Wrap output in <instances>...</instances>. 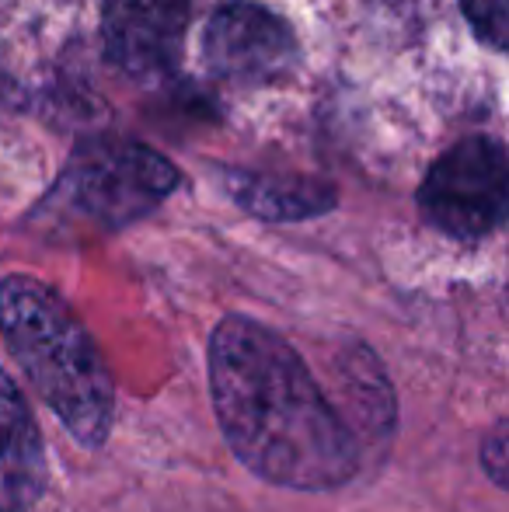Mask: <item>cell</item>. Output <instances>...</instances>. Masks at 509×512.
<instances>
[{
    "label": "cell",
    "instance_id": "obj_11",
    "mask_svg": "<svg viewBox=\"0 0 509 512\" xmlns=\"http://www.w3.org/2000/svg\"><path fill=\"white\" fill-rule=\"evenodd\" d=\"M0 512H4V509H0Z\"/></svg>",
    "mask_w": 509,
    "mask_h": 512
},
{
    "label": "cell",
    "instance_id": "obj_8",
    "mask_svg": "<svg viewBox=\"0 0 509 512\" xmlns=\"http://www.w3.org/2000/svg\"><path fill=\"white\" fill-rule=\"evenodd\" d=\"M227 192L238 199L241 209L262 220H307L335 206V192L328 185L304 182V178L252 175V171H231Z\"/></svg>",
    "mask_w": 509,
    "mask_h": 512
},
{
    "label": "cell",
    "instance_id": "obj_5",
    "mask_svg": "<svg viewBox=\"0 0 509 512\" xmlns=\"http://www.w3.org/2000/svg\"><path fill=\"white\" fill-rule=\"evenodd\" d=\"M203 53L220 81L258 88L290 74L297 63V39L293 28L269 7L234 0L206 21Z\"/></svg>",
    "mask_w": 509,
    "mask_h": 512
},
{
    "label": "cell",
    "instance_id": "obj_3",
    "mask_svg": "<svg viewBox=\"0 0 509 512\" xmlns=\"http://www.w3.org/2000/svg\"><path fill=\"white\" fill-rule=\"evenodd\" d=\"M63 182L81 213L105 227H126L154 213L182 178L157 150L143 143L95 140L77 150Z\"/></svg>",
    "mask_w": 509,
    "mask_h": 512
},
{
    "label": "cell",
    "instance_id": "obj_6",
    "mask_svg": "<svg viewBox=\"0 0 509 512\" xmlns=\"http://www.w3.org/2000/svg\"><path fill=\"white\" fill-rule=\"evenodd\" d=\"M189 0H105L102 39L105 53L123 74L154 81L178 63Z\"/></svg>",
    "mask_w": 509,
    "mask_h": 512
},
{
    "label": "cell",
    "instance_id": "obj_9",
    "mask_svg": "<svg viewBox=\"0 0 509 512\" xmlns=\"http://www.w3.org/2000/svg\"><path fill=\"white\" fill-rule=\"evenodd\" d=\"M461 7H464V14H468L478 39H482L489 49H496V53H503L506 42H509L506 0H461Z\"/></svg>",
    "mask_w": 509,
    "mask_h": 512
},
{
    "label": "cell",
    "instance_id": "obj_10",
    "mask_svg": "<svg viewBox=\"0 0 509 512\" xmlns=\"http://www.w3.org/2000/svg\"><path fill=\"white\" fill-rule=\"evenodd\" d=\"M506 457H509V446H506V422H499L492 429V436L482 443V467L489 471V478L496 481L499 488L506 485Z\"/></svg>",
    "mask_w": 509,
    "mask_h": 512
},
{
    "label": "cell",
    "instance_id": "obj_1",
    "mask_svg": "<svg viewBox=\"0 0 509 512\" xmlns=\"http://www.w3.org/2000/svg\"><path fill=\"white\" fill-rule=\"evenodd\" d=\"M210 394L234 457L279 488L328 492L360 471V446L283 335L227 314L210 335Z\"/></svg>",
    "mask_w": 509,
    "mask_h": 512
},
{
    "label": "cell",
    "instance_id": "obj_7",
    "mask_svg": "<svg viewBox=\"0 0 509 512\" xmlns=\"http://www.w3.org/2000/svg\"><path fill=\"white\" fill-rule=\"evenodd\" d=\"M46 492V453L18 384L0 366V509L25 512Z\"/></svg>",
    "mask_w": 509,
    "mask_h": 512
},
{
    "label": "cell",
    "instance_id": "obj_2",
    "mask_svg": "<svg viewBox=\"0 0 509 512\" xmlns=\"http://www.w3.org/2000/svg\"><path fill=\"white\" fill-rule=\"evenodd\" d=\"M0 331L39 398L81 446H102L116 418V387L95 338L53 286L32 276L0 283Z\"/></svg>",
    "mask_w": 509,
    "mask_h": 512
},
{
    "label": "cell",
    "instance_id": "obj_4",
    "mask_svg": "<svg viewBox=\"0 0 509 512\" xmlns=\"http://www.w3.org/2000/svg\"><path fill=\"white\" fill-rule=\"evenodd\" d=\"M509 175L496 140L471 136L450 147L429 168L419 189V209L436 230L457 241H482L506 216Z\"/></svg>",
    "mask_w": 509,
    "mask_h": 512
}]
</instances>
